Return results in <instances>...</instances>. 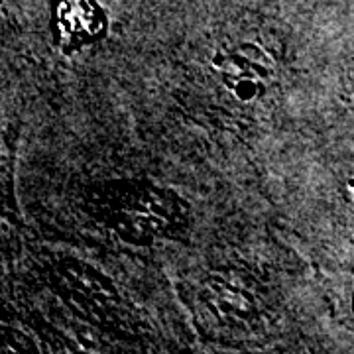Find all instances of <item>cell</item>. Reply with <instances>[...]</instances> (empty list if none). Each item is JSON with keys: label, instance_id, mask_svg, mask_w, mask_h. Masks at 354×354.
Wrapping results in <instances>:
<instances>
[{"label": "cell", "instance_id": "cell-1", "mask_svg": "<svg viewBox=\"0 0 354 354\" xmlns=\"http://www.w3.org/2000/svg\"><path fill=\"white\" fill-rule=\"evenodd\" d=\"M101 209L106 225L136 244L179 232L187 218V207L176 193L136 181L106 191Z\"/></svg>", "mask_w": 354, "mask_h": 354}, {"label": "cell", "instance_id": "cell-2", "mask_svg": "<svg viewBox=\"0 0 354 354\" xmlns=\"http://www.w3.org/2000/svg\"><path fill=\"white\" fill-rule=\"evenodd\" d=\"M59 279L71 299L97 321L106 323L118 313V293L111 281L102 278L91 266L67 260L59 266Z\"/></svg>", "mask_w": 354, "mask_h": 354}, {"label": "cell", "instance_id": "cell-3", "mask_svg": "<svg viewBox=\"0 0 354 354\" xmlns=\"http://www.w3.org/2000/svg\"><path fill=\"white\" fill-rule=\"evenodd\" d=\"M201 299L207 313L225 327H246L258 313L252 291L230 276H213L205 283Z\"/></svg>", "mask_w": 354, "mask_h": 354}, {"label": "cell", "instance_id": "cell-4", "mask_svg": "<svg viewBox=\"0 0 354 354\" xmlns=\"http://www.w3.org/2000/svg\"><path fill=\"white\" fill-rule=\"evenodd\" d=\"M223 77L234 97L241 101H252L260 97L272 77V62L256 46H241L228 55Z\"/></svg>", "mask_w": 354, "mask_h": 354}]
</instances>
